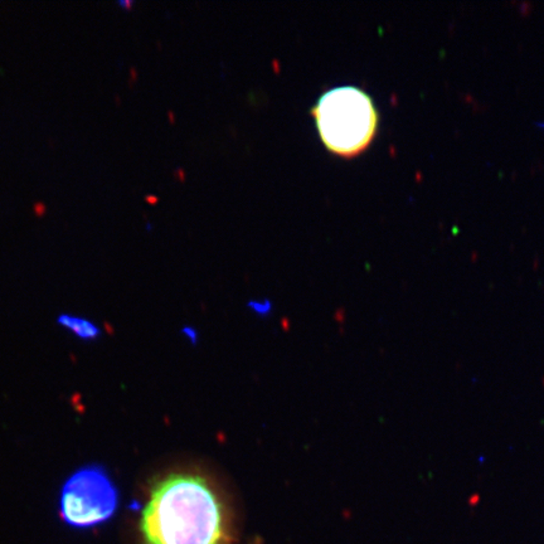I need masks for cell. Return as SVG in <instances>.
Segmentation results:
<instances>
[{"instance_id": "1", "label": "cell", "mask_w": 544, "mask_h": 544, "mask_svg": "<svg viewBox=\"0 0 544 544\" xmlns=\"http://www.w3.org/2000/svg\"><path fill=\"white\" fill-rule=\"evenodd\" d=\"M145 544H233L229 506L212 481L195 472L163 477L141 511Z\"/></svg>"}, {"instance_id": "2", "label": "cell", "mask_w": 544, "mask_h": 544, "mask_svg": "<svg viewBox=\"0 0 544 544\" xmlns=\"http://www.w3.org/2000/svg\"><path fill=\"white\" fill-rule=\"evenodd\" d=\"M324 145L350 158L364 151L376 136L379 115L373 99L356 86H338L322 94L311 110Z\"/></svg>"}, {"instance_id": "3", "label": "cell", "mask_w": 544, "mask_h": 544, "mask_svg": "<svg viewBox=\"0 0 544 544\" xmlns=\"http://www.w3.org/2000/svg\"><path fill=\"white\" fill-rule=\"evenodd\" d=\"M119 506V491L100 466H85L69 477L60 491L62 520L77 529L106 523Z\"/></svg>"}, {"instance_id": "4", "label": "cell", "mask_w": 544, "mask_h": 544, "mask_svg": "<svg viewBox=\"0 0 544 544\" xmlns=\"http://www.w3.org/2000/svg\"><path fill=\"white\" fill-rule=\"evenodd\" d=\"M58 322L62 327L71 330L74 336H79L82 340H94L101 334L100 328L97 325L82 318L63 314L58 318Z\"/></svg>"}, {"instance_id": "5", "label": "cell", "mask_w": 544, "mask_h": 544, "mask_svg": "<svg viewBox=\"0 0 544 544\" xmlns=\"http://www.w3.org/2000/svg\"><path fill=\"white\" fill-rule=\"evenodd\" d=\"M34 211H35V215H44V212H46V206H44L43 203H37V204L34 206Z\"/></svg>"}]
</instances>
